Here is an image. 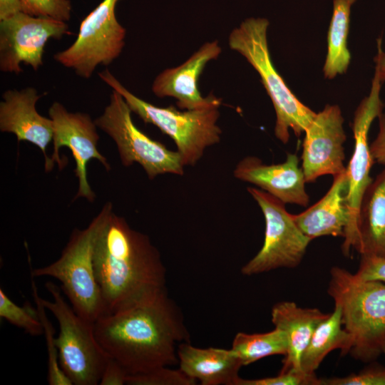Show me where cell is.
Wrapping results in <instances>:
<instances>
[{"mask_svg":"<svg viewBox=\"0 0 385 385\" xmlns=\"http://www.w3.org/2000/svg\"><path fill=\"white\" fill-rule=\"evenodd\" d=\"M93 328L102 348L128 374L178 364V346L190 342L180 309L166 287L103 314Z\"/></svg>","mask_w":385,"mask_h":385,"instance_id":"6da1fadb","label":"cell"},{"mask_svg":"<svg viewBox=\"0 0 385 385\" xmlns=\"http://www.w3.org/2000/svg\"><path fill=\"white\" fill-rule=\"evenodd\" d=\"M93 259L104 314L165 287L166 271L158 250L148 235L132 229L113 211L97 236Z\"/></svg>","mask_w":385,"mask_h":385,"instance_id":"7a4b0ae2","label":"cell"},{"mask_svg":"<svg viewBox=\"0 0 385 385\" xmlns=\"http://www.w3.org/2000/svg\"><path fill=\"white\" fill-rule=\"evenodd\" d=\"M327 292L340 307L342 324L352 338L351 355L364 362L376 359L385 340V283L359 280L336 266Z\"/></svg>","mask_w":385,"mask_h":385,"instance_id":"3957f363","label":"cell"},{"mask_svg":"<svg viewBox=\"0 0 385 385\" xmlns=\"http://www.w3.org/2000/svg\"><path fill=\"white\" fill-rule=\"evenodd\" d=\"M112 211V203L106 202L88 227L73 230L57 260L31 271V277L47 276L58 279L74 311L93 323L105 312L95 275L93 250L97 236Z\"/></svg>","mask_w":385,"mask_h":385,"instance_id":"277c9868","label":"cell"},{"mask_svg":"<svg viewBox=\"0 0 385 385\" xmlns=\"http://www.w3.org/2000/svg\"><path fill=\"white\" fill-rule=\"evenodd\" d=\"M269 21L262 18L245 20L234 29L229 46L243 56L259 73L276 113L274 135L282 143L289 139V130L297 137L304 133L317 113L302 103L275 69L268 48Z\"/></svg>","mask_w":385,"mask_h":385,"instance_id":"5b68a950","label":"cell"},{"mask_svg":"<svg viewBox=\"0 0 385 385\" xmlns=\"http://www.w3.org/2000/svg\"><path fill=\"white\" fill-rule=\"evenodd\" d=\"M98 76L123 96L132 113L173 140L184 166L195 165L206 148L220 143L222 130L217 122L221 103L185 111H178L173 106L158 107L132 93L108 69L98 73Z\"/></svg>","mask_w":385,"mask_h":385,"instance_id":"8992f818","label":"cell"},{"mask_svg":"<svg viewBox=\"0 0 385 385\" xmlns=\"http://www.w3.org/2000/svg\"><path fill=\"white\" fill-rule=\"evenodd\" d=\"M45 287L53 299L41 297V301L58 323L56 344L63 371L74 385L99 384L111 356L98 342L93 323L79 316L66 302L60 287L51 281Z\"/></svg>","mask_w":385,"mask_h":385,"instance_id":"52a82bcc","label":"cell"},{"mask_svg":"<svg viewBox=\"0 0 385 385\" xmlns=\"http://www.w3.org/2000/svg\"><path fill=\"white\" fill-rule=\"evenodd\" d=\"M131 113L123 96L113 90L109 103L94 120L115 142L122 165L140 164L150 180L165 173L183 175L184 165L179 153L168 149L138 129Z\"/></svg>","mask_w":385,"mask_h":385,"instance_id":"ba28073f","label":"cell"},{"mask_svg":"<svg viewBox=\"0 0 385 385\" xmlns=\"http://www.w3.org/2000/svg\"><path fill=\"white\" fill-rule=\"evenodd\" d=\"M120 0H103L81 22L75 41L53 55L56 61L89 78L99 65L108 66L121 53L125 29L118 21L115 6Z\"/></svg>","mask_w":385,"mask_h":385,"instance_id":"9c48e42d","label":"cell"},{"mask_svg":"<svg viewBox=\"0 0 385 385\" xmlns=\"http://www.w3.org/2000/svg\"><path fill=\"white\" fill-rule=\"evenodd\" d=\"M247 191L264 215L265 231L262 248L242 267V274L250 276L297 267L312 240L298 227L284 202L263 190L250 187Z\"/></svg>","mask_w":385,"mask_h":385,"instance_id":"30bf717a","label":"cell"},{"mask_svg":"<svg viewBox=\"0 0 385 385\" xmlns=\"http://www.w3.org/2000/svg\"><path fill=\"white\" fill-rule=\"evenodd\" d=\"M382 81L375 69L371 91L354 112L352 131L354 148L346 167V204L349 222L344 232L342 251L346 257L354 249L357 238V223L364 194L373 178L370 171L374 163L368 141V134L373 120L382 113L384 103L380 98Z\"/></svg>","mask_w":385,"mask_h":385,"instance_id":"8fae6325","label":"cell"},{"mask_svg":"<svg viewBox=\"0 0 385 385\" xmlns=\"http://www.w3.org/2000/svg\"><path fill=\"white\" fill-rule=\"evenodd\" d=\"M70 34L65 21L23 11L0 20V70L19 74L23 63L37 71L43 64L47 41Z\"/></svg>","mask_w":385,"mask_h":385,"instance_id":"7c38bea8","label":"cell"},{"mask_svg":"<svg viewBox=\"0 0 385 385\" xmlns=\"http://www.w3.org/2000/svg\"><path fill=\"white\" fill-rule=\"evenodd\" d=\"M49 118L53 121V150L50 157L52 165L56 162L60 168L65 165L59 155L62 147L68 148L76 162L75 174L78 180V189L74 199L83 197L93 202L96 195L87 179L86 165L91 159H96L106 170L111 166L106 158L98 150L99 135L95 122L85 113H71L59 102H54L48 109Z\"/></svg>","mask_w":385,"mask_h":385,"instance_id":"4fadbf2b","label":"cell"},{"mask_svg":"<svg viewBox=\"0 0 385 385\" xmlns=\"http://www.w3.org/2000/svg\"><path fill=\"white\" fill-rule=\"evenodd\" d=\"M344 118L337 105H327L306 128L302 144V168L307 183L346 171Z\"/></svg>","mask_w":385,"mask_h":385,"instance_id":"5bb4252c","label":"cell"},{"mask_svg":"<svg viewBox=\"0 0 385 385\" xmlns=\"http://www.w3.org/2000/svg\"><path fill=\"white\" fill-rule=\"evenodd\" d=\"M299 158L288 153L286 160L279 164L267 165L255 156L242 158L236 165L233 175L237 179L255 185L284 204L307 207L309 196Z\"/></svg>","mask_w":385,"mask_h":385,"instance_id":"9a60e30c","label":"cell"},{"mask_svg":"<svg viewBox=\"0 0 385 385\" xmlns=\"http://www.w3.org/2000/svg\"><path fill=\"white\" fill-rule=\"evenodd\" d=\"M43 95L32 87L7 90L0 103V130L14 133L19 142L27 141L38 147L45 159V170L53 168L46 147L53 140V121L41 115L36 103Z\"/></svg>","mask_w":385,"mask_h":385,"instance_id":"2e32d148","label":"cell"},{"mask_svg":"<svg viewBox=\"0 0 385 385\" xmlns=\"http://www.w3.org/2000/svg\"><path fill=\"white\" fill-rule=\"evenodd\" d=\"M222 49L217 41L207 42L181 65L164 70L155 78L152 91L160 98L173 97L180 109L192 110L221 103L210 93L202 97L198 80L207 63L216 59Z\"/></svg>","mask_w":385,"mask_h":385,"instance_id":"e0dca14e","label":"cell"},{"mask_svg":"<svg viewBox=\"0 0 385 385\" xmlns=\"http://www.w3.org/2000/svg\"><path fill=\"white\" fill-rule=\"evenodd\" d=\"M346 171L334 176L327 193L305 211L292 215L301 231L312 240L322 236L344 237L349 222Z\"/></svg>","mask_w":385,"mask_h":385,"instance_id":"ac0fdd59","label":"cell"},{"mask_svg":"<svg viewBox=\"0 0 385 385\" xmlns=\"http://www.w3.org/2000/svg\"><path fill=\"white\" fill-rule=\"evenodd\" d=\"M329 314L317 308H302L289 301L279 302L272 307V322L275 328L285 333L288 342L287 352L280 371H302V354L317 326Z\"/></svg>","mask_w":385,"mask_h":385,"instance_id":"d6986e66","label":"cell"},{"mask_svg":"<svg viewBox=\"0 0 385 385\" xmlns=\"http://www.w3.org/2000/svg\"><path fill=\"white\" fill-rule=\"evenodd\" d=\"M179 369L202 385H234L242 366L230 349L199 348L190 342L178 346Z\"/></svg>","mask_w":385,"mask_h":385,"instance_id":"ffe728a7","label":"cell"},{"mask_svg":"<svg viewBox=\"0 0 385 385\" xmlns=\"http://www.w3.org/2000/svg\"><path fill=\"white\" fill-rule=\"evenodd\" d=\"M354 250L360 255L385 257V167L364 194Z\"/></svg>","mask_w":385,"mask_h":385,"instance_id":"44dd1931","label":"cell"},{"mask_svg":"<svg viewBox=\"0 0 385 385\" xmlns=\"http://www.w3.org/2000/svg\"><path fill=\"white\" fill-rule=\"evenodd\" d=\"M340 307L334 304V311L314 330L301 359L302 371L314 375L326 356L335 349L341 354L350 352L353 342L350 334L342 327Z\"/></svg>","mask_w":385,"mask_h":385,"instance_id":"7402d4cb","label":"cell"},{"mask_svg":"<svg viewBox=\"0 0 385 385\" xmlns=\"http://www.w3.org/2000/svg\"><path fill=\"white\" fill-rule=\"evenodd\" d=\"M356 0H333V13L327 35V55L323 71L332 79L345 73L351 56L347 47L351 7Z\"/></svg>","mask_w":385,"mask_h":385,"instance_id":"603a6c76","label":"cell"},{"mask_svg":"<svg viewBox=\"0 0 385 385\" xmlns=\"http://www.w3.org/2000/svg\"><path fill=\"white\" fill-rule=\"evenodd\" d=\"M287 349L288 342L285 333L275 327L269 332L261 334L238 332L231 347L242 366L269 356H285Z\"/></svg>","mask_w":385,"mask_h":385,"instance_id":"cb8c5ba5","label":"cell"},{"mask_svg":"<svg viewBox=\"0 0 385 385\" xmlns=\"http://www.w3.org/2000/svg\"><path fill=\"white\" fill-rule=\"evenodd\" d=\"M31 289L36 307L43 328L46 344L48 352V375L47 380L49 385H73L72 381L63 371L58 360V349L54 337L55 330L46 313V308L41 301L37 287L34 280H31Z\"/></svg>","mask_w":385,"mask_h":385,"instance_id":"d4e9b609","label":"cell"},{"mask_svg":"<svg viewBox=\"0 0 385 385\" xmlns=\"http://www.w3.org/2000/svg\"><path fill=\"white\" fill-rule=\"evenodd\" d=\"M0 317L6 320L31 335L43 334V328L36 307L34 309L29 302L23 306L14 302L4 290L0 288Z\"/></svg>","mask_w":385,"mask_h":385,"instance_id":"484cf974","label":"cell"},{"mask_svg":"<svg viewBox=\"0 0 385 385\" xmlns=\"http://www.w3.org/2000/svg\"><path fill=\"white\" fill-rule=\"evenodd\" d=\"M129 385H194L196 381L188 377L180 369L163 366L146 373L128 374Z\"/></svg>","mask_w":385,"mask_h":385,"instance_id":"4316f807","label":"cell"},{"mask_svg":"<svg viewBox=\"0 0 385 385\" xmlns=\"http://www.w3.org/2000/svg\"><path fill=\"white\" fill-rule=\"evenodd\" d=\"M22 11L33 16L49 17L62 21L70 20V0H21Z\"/></svg>","mask_w":385,"mask_h":385,"instance_id":"83f0119b","label":"cell"},{"mask_svg":"<svg viewBox=\"0 0 385 385\" xmlns=\"http://www.w3.org/2000/svg\"><path fill=\"white\" fill-rule=\"evenodd\" d=\"M234 385H321V379L315 374L289 370L280 371L275 376L257 379H244L239 376Z\"/></svg>","mask_w":385,"mask_h":385,"instance_id":"f1b7e54d","label":"cell"},{"mask_svg":"<svg viewBox=\"0 0 385 385\" xmlns=\"http://www.w3.org/2000/svg\"><path fill=\"white\" fill-rule=\"evenodd\" d=\"M321 385H385V368L374 366L344 377L321 379Z\"/></svg>","mask_w":385,"mask_h":385,"instance_id":"f546056e","label":"cell"},{"mask_svg":"<svg viewBox=\"0 0 385 385\" xmlns=\"http://www.w3.org/2000/svg\"><path fill=\"white\" fill-rule=\"evenodd\" d=\"M354 274L361 281L385 282V257L361 255L358 270Z\"/></svg>","mask_w":385,"mask_h":385,"instance_id":"4dcf8cb0","label":"cell"},{"mask_svg":"<svg viewBox=\"0 0 385 385\" xmlns=\"http://www.w3.org/2000/svg\"><path fill=\"white\" fill-rule=\"evenodd\" d=\"M128 373L115 359L110 357L102 373L100 385L126 384Z\"/></svg>","mask_w":385,"mask_h":385,"instance_id":"1f68e13d","label":"cell"},{"mask_svg":"<svg viewBox=\"0 0 385 385\" xmlns=\"http://www.w3.org/2000/svg\"><path fill=\"white\" fill-rule=\"evenodd\" d=\"M379 118V133L374 140L369 145L374 160L385 165V115L381 113Z\"/></svg>","mask_w":385,"mask_h":385,"instance_id":"d6a6232c","label":"cell"},{"mask_svg":"<svg viewBox=\"0 0 385 385\" xmlns=\"http://www.w3.org/2000/svg\"><path fill=\"white\" fill-rule=\"evenodd\" d=\"M21 0H0V20L22 11Z\"/></svg>","mask_w":385,"mask_h":385,"instance_id":"836d02e7","label":"cell"},{"mask_svg":"<svg viewBox=\"0 0 385 385\" xmlns=\"http://www.w3.org/2000/svg\"><path fill=\"white\" fill-rule=\"evenodd\" d=\"M375 69L378 71L382 82L385 81V53L381 49V38L378 39V51L375 56Z\"/></svg>","mask_w":385,"mask_h":385,"instance_id":"e575fe53","label":"cell"},{"mask_svg":"<svg viewBox=\"0 0 385 385\" xmlns=\"http://www.w3.org/2000/svg\"><path fill=\"white\" fill-rule=\"evenodd\" d=\"M381 354H384L385 355V340H384V342L383 344Z\"/></svg>","mask_w":385,"mask_h":385,"instance_id":"d590c367","label":"cell"}]
</instances>
